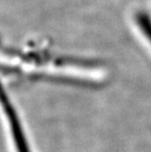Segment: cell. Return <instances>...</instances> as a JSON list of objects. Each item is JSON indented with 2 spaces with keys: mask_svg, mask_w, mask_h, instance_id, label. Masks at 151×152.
<instances>
[{
  "mask_svg": "<svg viewBox=\"0 0 151 152\" xmlns=\"http://www.w3.org/2000/svg\"><path fill=\"white\" fill-rule=\"evenodd\" d=\"M137 24H139L140 30H142L144 35L148 38L151 42V19L145 14H139L137 16Z\"/></svg>",
  "mask_w": 151,
  "mask_h": 152,
  "instance_id": "cell-1",
  "label": "cell"
}]
</instances>
